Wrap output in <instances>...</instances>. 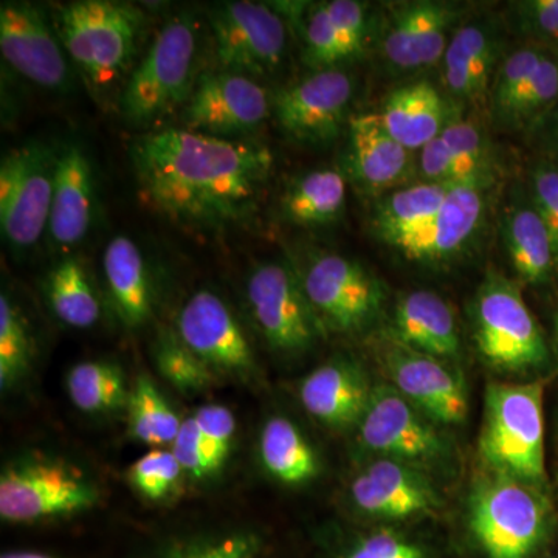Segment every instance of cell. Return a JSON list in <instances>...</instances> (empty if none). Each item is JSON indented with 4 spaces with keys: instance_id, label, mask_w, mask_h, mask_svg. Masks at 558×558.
Here are the masks:
<instances>
[{
    "instance_id": "cell-1",
    "label": "cell",
    "mask_w": 558,
    "mask_h": 558,
    "mask_svg": "<svg viewBox=\"0 0 558 558\" xmlns=\"http://www.w3.org/2000/svg\"><path fill=\"white\" fill-rule=\"evenodd\" d=\"M130 157L143 202L179 226L202 230L252 218L274 170L267 146L185 128L140 135Z\"/></svg>"
},
{
    "instance_id": "cell-2",
    "label": "cell",
    "mask_w": 558,
    "mask_h": 558,
    "mask_svg": "<svg viewBox=\"0 0 558 558\" xmlns=\"http://www.w3.org/2000/svg\"><path fill=\"white\" fill-rule=\"evenodd\" d=\"M73 69L98 101L121 94L137 64L145 13L116 0H75L49 10Z\"/></svg>"
},
{
    "instance_id": "cell-3",
    "label": "cell",
    "mask_w": 558,
    "mask_h": 558,
    "mask_svg": "<svg viewBox=\"0 0 558 558\" xmlns=\"http://www.w3.org/2000/svg\"><path fill=\"white\" fill-rule=\"evenodd\" d=\"M199 25L189 11L163 22L121 90L119 110L132 126H153L183 108L197 78Z\"/></svg>"
},
{
    "instance_id": "cell-4",
    "label": "cell",
    "mask_w": 558,
    "mask_h": 558,
    "mask_svg": "<svg viewBox=\"0 0 558 558\" xmlns=\"http://www.w3.org/2000/svg\"><path fill=\"white\" fill-rule=\"evenodd\" d=\"M469 527L484 558H534L549 534L548 498L542 487L490 470L470 492Z\"/></svg>"
},
{
    "instance_id": "cell-5",
    "label": "cell",
    "mask_w": 558,
    "mask_h": 558,
    "mask_svg": "<svg viewBox=\"0 0 558 558\" xmlns=\"http://www.w3.org/2000/svg\"><path fill=\"white\" fill-rule=\"evenodd\" d=\"M542 381L487 385L480 453L488 470L545 487Z\"/></svg>"
},
{
    "instance_id": "cell-6",
    "label": "cell",
    "mask_w": 558,
    "mask_h": 558,
    "mask_svg": "<svg viewBox=\"0 0 558 558\" xmlns=\"http://www.w3.org/2000/svg\"><path fill=\"white\" fill-rule=\"evenodd\" d=\"M100 497V487L86 472L50 454H21L0 473V519L5 523L70 519L94 509Z\"/></svg>"
},
{
    "instance_id": "cell-7",
    "label": "cell",
    "mask_w": 558,
    "mask_h": 558,
    "mask_svg": "<svg viewBox=\"0 0 558 558\" xmlns=\"http://www.w3.org/2000/svg\"><path fill=\"white\" fill-rule=\"evenodd\" d=\"M473 336L488 365L505 373H529L549 360L537 319L519 286L488 271L472 303Z\"/></svg>"
},
{
    "instance_id": "cell-8",
    "label": "cell",
    "mask_w": 558,
    "mask_h": 558,
    "mask_svg": "<svg viewBox=\"0 0 558 558\" xmlns=\"http://www.w3.org/2000/svg\"><path fill=\"white\" fill-rule=\"evenodd\" d=\"M58 145L32 140L0 163V229L11 252L35 247L49 227Z\"/></svg>"
},
{
    "instance_id": "cell-9",
    "label": "cell",
    "mask_w": 558,
    "mask_h": 558,
    "mask_svg": "<svg viewBox=\"0 0 558 558\" xmlns=\"http://www.w3.org/2000/svg\"><path fill=\"white\" fill-rule=\"evenodd\" d=\"M245 300L253 325L279 354H303L325 333L304 292L300 271L289 260L256 264L245 282Z\"/></svg>"
},
{
    "instance_id": "cell-10",
    "label": "cell",
    "mask_w": 558,
    "mask_h": 558,
    "mask_svg": "<svg viewBox=\"0 0 558 558\" xmlns=\"http://www.w3.org/2000/svg\"><path fill=\"white\" fill-rule=\"evenodd\" d=\"M296 269L323 329L352 336L379 319L387 292L359 260L339 253H315Z\"/></svg>"
},
{
    "instance_id": "cell-11",
    "label": "cell",
    "mask_w": 558,
    "mask_h": 558,
    "mask_svg": "<svg viewBox=\"0 0 558 558\" xmlns=\"http://www.w3.org/2000/svg\"><path fill=\"white\" fill-rule=\"evenodd\" d=\"M355 429L363 450L421 470L442 464L453 454L440 425L388 384L374 385L368 409Z\"/></svg>"
},
{
    "instance_id": "cell-12",
    "label": "cell",
    "mask_w": 558,
    "mask_h": 558,
    "mask_svg": "<svg viewBox=\"0 0 558 558\" xmlns=\"http://www.w3.org/2000/svg\"><path fill=\"white\" fill-rule=\"evenodd\" d=\"M220 69L258 78L278 72L288 53L286 17L269 3H216L208 14Z\"/></svg>"
},
{
    "instance_id": "cell-13",
    "label": "cell",
    "mask_w": 558,
    "mask_h": 558,
    "mask_svg": "<svg viewBox=\"0 0 558 558\" xmlns=\"http://www.w3.org/2000/svg\"><path fill=\"white\" fill-rule=\"evenodd\" d=\"M374 354L389 387L433 422L459 425L469 413V396L461 374L450 362L422 354L388 332L374 340Z\"/></svg>"
},
{
    "instance_id": "cell-14",
    "label": "cell",
    "mask_w": 558,
    "mask_h": 558,
    "mask_svg": "<svg viewBox=\"0 0 558 558\" xmlns=\"http://www.w3.org/2000/svg\"><path fill=\"white\" fill-rule=\"evenodd\" d=\"M354 78L341 69L318 70L278 90L271 113L286 135L304 145H329L347 128Z\"/></svg>"
},
{
    "instance_id": "cell-15",
    "label": "cell",
    "mask_w": 558,
    "mask_h": 558,
    "mask_svg": "<svg viewBox=\"0 0 558 558\" xmlns=\"http://www.w3.org/2000/svg\"><path fill=\"white\" fill-rule=\"evenodd\" d=\"M271 113L269 92L240 73L205 72L182 108L185 130L211 137L242 140L263 126Z\"/></svg>"
},
{
    "instance_id": "cell-16",
    "label": "cell",
    "mask_w": 558,
    "mask_h": 558,
    "mask_svg": "<svg viewBox=\"0 0 558 558\" xmlns=\"http://www.w3.org/2000/svg\"><path fill=\"white\" fill-rule=\"evenodd\" d=\"M0 50L3 60L36 86L60 94L72 90L75 70L49 11L31 2H3Z\"/></svg>"
},
{
    "instance_id": "cell-17",
    "label": "cell",
    "mask_w": 558,
    "mask_h": 558,
    "mask_svg": "<svg viewBox=\"0 0 558 558\" xmlns=\"http://www.w3.org/2000/svg\"><path fill=\"white\" fill-rule=\"evenodd\" d=\"M174 330L216 376L242 381L258 373L241 323L218 293L208 289L193 293L180 307Z\"/></svg>"
},
{
    "instance_id": "cell-18",
    "label": "cell",
    "mask_w": 558,
    "mask_h": 558,
    "mask_svg": "<svg viewBox=\"0 0 558 558\" xmlns=\"http://www.w3.org/2000/svg\"><path fill=\"white\" fill-rule=\"evenodd\" d=\"M349 501L360 515L381 523H403L438 512V490L425 470L377 458L349 486Z\"/></svg>"
},
{
    "instance_id": "cell-19",
    "label": "cell",
    "mask_w": 558,
    "mask_h": 558,
    "mask_svg": "<svg viewBox=\"0 0 558 558\" xmlns=\"http://www.w3.org/2000/svg\"><path fill=\"white\" fill-rule=\"evenodd\" d=\"M457 3L414 0L389 9L381 54L396 72L413 73L442 61L461 21Z\"/></svg>"
},
{
    "instance_id": "cell-20",
    "label": "cell",
    "mask_w": 558,
    "mask_h": 558,
    "mask_svg": "<svg viewBox=\"0 0 558 558\" xmlns=\"http://www.w3.org/2000/svg\"><path fill=\"white\" fill-rule=\"evenodd\" d=\"M97 178L86 148L75 140L58 145L47 236L51 247L69 255L86 240L97 215Z\"/></svg>"
},
{
    "instance_id": "cell-21",
    "label": "cell",
    "mask_w": 558,
    "mask_h": 558,
    "mask_svg": "<svg viewBox=\"0 0 558 558\" xmlns=\"http://www.w3.org/2000/svg\"><path fill=\"white\" fill-rule=\"evenodd\" d=\"M492 175L454 183L428 227L399 245L400 253L417 263L438 264L453 259L478 233Z\"/></svg>"
},
{
    "instance_id": "cell-22",
    "label": "cell",
    "mask_w": 558,
    "mask_h": 558,
    "mask_svg": "<svg viewBox=\"0 0 558 558\" xmlns=\"http://www.w3.org/2000/svg\"><path fill=\"white\" fill-rule=\"evenodd\" d=\"M374 385L357 359L337 355L311 371L299 388L303 409L337 432L357 428L368 409Z\"/></svg>"
},
{
    "instance_id": "cell-23",
    "label": "cell",
    "mask_w": 558,
    "mask_h": 558,
    "mask_svg": "<svg viewBox=\"0 0 558 558\" xmlns=\"http://www.w3.org/2000/svg\"><path fill=\"white\" fill-rule=\"evenodd\" d=\"M416 160L413 150L400 145L384 124L379 113L351 117L348 124L347 172L360 190L387 194L405 186Z\"/></svg>"
},
{
    "instance_id": "cell-24",
    "label": "cell",
    "mask_w": 558,
    "mask_h": 558,
    "mask_svg": "<svg viewBox=\"0 0 558 558\" xmlns=\"http://www.w3.org/2000/svg\"><path fill=\"white\" fill-rule=\"evenodd\" d=\"M501 54L497 28L484 21L458 25L442 58L444 86L462 105H488Z\"/></svg>"
},
{
    "instance_id": "cell-25",
    "label": "cell",
    "mask_w": 558,
    "mask_h": 558,
    "mask_svg": "<svg viewBox=\"0 0 558 558\" xmlns=\"http://www.w3.org/2000/svg\"><path fill=\"white\" fill-rule=\"evenodd\" d=\"M387 332L432 357L451 362L461 355L457 318L449 303L432 290H414L400 296Z\"/></svg>"
},
{
    "instance_id": "cell-26",
    "label": "cell",
    "mask_w": 558,
    "mask_h": 558,
    "mask_svg": "<svg viewBox=\"0 0 558 558\" xmlns=\"http://www.w3.org/2000/svg\"><path fill=\"white\" fill-rule=\"evenodd\" d=\"M236 438V417L220 403H208L183 418L170 447L189 480L218 478Z\"/></svg>"
},
{
    "instance_id": "cell-27",
    "label": "cell",
    "mask_w": 558,
    "mask_h": 558,
    "mask_svg": "<svg viewBox=\"0 0 558 558\" xmlns=\"http://www.w3.org/2000/svg\"><path fill=\"white\" fill-rule=\"evenodd\" d=\"M102 271L121 325L130 330L148 325L153 317V288L138 245L124 234L113 236L102 253Z\"/></svg>"
},
{
    "instance_id": "cell-28",
    "label": "cell",
    "mask_w": 558,
    "mask_h": 558,
    "mask_svg": "<svg viewBox=\"0 0 558 558\" xmlns=\"http://www.w3.org/2000/svg\"><path fill=\"white\" fill-rule=\"evenodd\" d=\"M379 117L385 130L413 153L439 137L451 120L446 98L428 81L391 92Z\"/></svg>"
},
{
    "instance_id": "cell-29",
    "label": "cell",
    "mask_w": 558,
    "mask_h": 558,
    "mask_svg": "<svg viewBox=\"0 0 558 558\" xmlns=\"http://www.w3.org/2000/svg\"><path fill=\"white\" fill-rule=\"evenodd\" d=\"M453 185L422 182L384 194L373 209L374 233L385 244L398 248L432 223Z\"/></svg>"
},
{
    "instance_id": "cell-30",
    "label": "cell",
    "mask_w": 558,
    "mask_h": 558,
    "mask_svg": "<svg viewBox=\"0 0 558 558\" xmlns=\"http://www.w3.org/2000/svg\"><path fill=\"white\" fill-rule=\"evenodd\" d=\"M258 453L267 475L284 486H304L322 473L317 450L299 425L286 416H274L264 422Z\"/></svg>"
},
{
    "instance_id": "cell-31",
    "label": "cell",
    "mask_w": 558,
    "mask_h": 558,
    "mask_svg": "<svg viewBox=\"0 0 558 558\" xmlns=\"http://www.w3.org/2000/svg\"><path fill=\"white\" fill-rule=\"evenodd\" d=\"M502 236L510 263L523 281L534 286L549 281L558 267L557 253L548 227L531 199L517 202L508 209Z\"/></svg>"
},
{
    "instance_id": "cell-32",
    "label": "cell",
    "mask_w": 558,
    "mask_h": 558,
    "mask_svg": "<svg viewBox=\"0 0 558 558\" xmlns=\"http://www.w3.org/2000/svg\"><path fill=\"white\" fill-rule=\"evenodd\" d=\"M348 178L337 170H315L293 179L282 194V218L300 227L332 226L347 208Z\"/></svg>"
},
{
    "instance_id": "cell-33",
    "label": "cell",
    "mask_w": 558,
    "mask_h": 558,
    "mask_svg": "<svg viewBox=\"0 0 558 558\" xmlns=\"http://www.w3.org/2000/svg\"><path fill=\"white\" fill-rule=\"evenodd\" d=\"M44 293L51 314L73 329H89L101 317V303L83 260L61 256L44 279Z\"/></svg>"
},
{
    "instance_id": "cell-34",
    "label": "cell",
    "mask_w": 558,
    "mask_h": 558,
    "mask_svg": "<svg viewBox=\"0 0 558 558\" xmlns=\"http://www.w3.org/2000/svg\"><path fill=\"white\" fill-rule=\"evenodd\" d=\"M65 388L73 405L94 416H109L126 411L131 395L126 374L112 360L76 363L65 376Z\"/></svg>"
},
{
    "instance_id": "cell-35",
    "label": "cell",
    "mask_w": 558,
    "mask_h": 558,
    "mask_svg": "<svg viewBox=\"0 0 558 558\" xmlns=\"http://www.w3.org/2000/svg\"><path fill=\"white\" fill-rule=\"evenodd\" d=\"M126 417L131 438L153 449L171 447L182 427V418L148 374H138L132 385Z\"/></svg>"
},
{
    "instance_id": "cell-36",
    "label": "cell",
    "mask_w": 558,
    "mask_h": 558,
    "mask_svg": "<svg viewBox=\"0 0 558 558\" xmlns=\"http://www.w3.org/2000/svg\"><path fill=\"white\" fill-rule=\"evenodd\" d=\"M36 341L31 322L7 290L0 295V389L20 388L32 374Z\"/></svg>"
},
{
    "instance_id": "cell-37",
    "label": "cell",
    "mask_w": 558,
    "mask_h": 558,
    "mask_svg": "<svg viewBox=\"0 0 558 558\" xmlns=\"http://www.w3.org/2000/svg\"><path fill=\"white\" fill-rule=\"evenodd\" d=\"M153 359L161 379L182 395L207 391L218 380V376L180 340L174 329L160 330L154 340Z\"/></svg>"
},
{
    "instance_id": "cell-38",
    "label": "cell",
    "mask_w": 558,
    "mask_h": 558,
    "mask_svg": "<svg viewBox=\"0 0 558 558\" xmlns=\"http://www.w3.org/2000/svg\"><path fill=\"white\" fill-rule=\"evenodd\" d=\"M546 50H548L546 47L529 44V46L513 50L512 53H509L499 62L494 83H492L490 94H488V108H490L492 119L499 126H505L506 120L509 119L521 92L526 89L529 81L534 76Z\"/></svg>"
},
{
    "instance_id": "cell-39",
    "label": "cell",
    "mask_w": 558,
    "mask_h": 558,
    "mask_svg": "<svg viewBox=\"0 0 558 558\" xmlns=\"http://www.w3.org/2000/svg\"><path fill=\"white\" fill-rule=\"evenodd\" d=\"M558 106V50H546L545 57L521 92L505 126L523 131L535 126Z\"/></svg>"
},
{
    "instance_id": "cell-40",
    "label": "cell",
    "mask_w": 558,
    "mask_h": 558,
    "mask_svg": "<svg viewBox=\"0 0 558 558\" xmlns=\"http://www.w3.org/2000/svg\"><path fill=\"white\" fill-rule=\"evenodd\" d=\"M263 538L252 529H231L182 539L156 558H259Z\"/></svg>"
},
{
    "instance_id": "cell-41",
    "label": "cell",
    "mask_w": 558,
    "mask_h": 558,
    "mask_svg": "<svg viewBox=\"0 0 558 558\" xmlns=\"http://www.w3.org/2000/svg\"><path fill=\"white\" fill-rule=\"evenodd\" d=\"M131 487L149 501H165L179 490L186 478L171 449H150L128 469Z\"/></svg>"
},
{
    "instance_id": "cell-42",
    "label": "cell",
    "mask_w": 558,
    "mask_h": 558,
    "mask_svg": "<svg viewBox=\"0 0 558 558\" xmlns=\"http://www.w3.org/2000/svg\"><path fill=\"white\" fill-rule=\"evenodd\" d=\"M326 558H436L424 539L391 527L357 535Z\"/></svg>"
},
{
    "instance_id": "cell-43",
    "label": "cell",
    "mask_w": 558,
    "mask_h": 558,
    "mask_svg": "<svg viewBox=\"0 0 558 558\" xmlns=\"http://www.w3.org/2000/svg\"><path fill=\"white\" fill-rule=\"evenodd\" d=\"M439 140L450 150L468 178L490 174L487 142L483 131L473 121L451 119L440 132Z\"/></svg>"
},
{
    "instance_id": "cell-44",
    "label": "cell",
    "mask_w": 558,
    "mask_h": 558,
    "mask_svg": "<svg viewBox=\"0 0 558 558\" xmlns=\"http://www.w3.org/2000/svg\"><path fill=\"white\" fill-rule=\"evenodd\" d=\"M513 20L534 46L558 50V0H521L512 3Z\"/></svg>"
},
{
    "instance_id": "cell-45",
    "label": "cell",
    "mask_w": 558,
    "mask_h": 558,
    "mask_svg": "<svg viewBox=\"0 0 558 558\" xmlns=\"http://www.w3.org/2000/svg\"><path fill=\"white\" fill-rule=\"evenodd\" d=\"M531 202L553 238L558 258V165L542 161L531 175Z\"/></svg>"
},
{
    "instance_id": "cell-46",
    "label": "cell",
    "mask_w": 558,
    "mask_h": 558,
    "mask_svg": "<svg viewBox=\"0 0 558 558\" xmlns=\"http://www.w3.org/2000/svg\"><path fill=\"white\" fill-rule=\"evenodd\" d=\"M326 5L357 60L359 57H362L369 40L368 7L357 0H330V2H326Z\"/></svg>"
},
{
    "instance_id": "cell-47",
    "label": "cell",
    "mask_w": 558,
    "mask_h": 558,
    "mask_svg": "<svg viewBox=\"0 0 558 558\" xmlns=\"http://www.w3.org/2000/svg\"><path fill=\"white\" fill-rule=\"evenodd\" d=\"M0 558H62L57 556H51V554L39 553V550H7V553H2Z\"/></svg>"
},
{
    "instance_id": "cell-48",
    "label": "cell",
    "mask_w": 558,
    "mask_h": 558,
    "mask_svg": "<svg viewBox=\"0 0 558 558\" xmlns=\"http://www.w3.org/2000/svg\"><path fill=\"white\" fill-rule=\"evenodd\" d=\"M553 137H554V143H556V146L558 149V108H557L556 116H554Z\"/></svg>"
},
{
    "instance_id": "cell-49",
    "label": "cell",
    "mask_w": 558,
    "mask_h": 558,
    "mask_svg": "<svg viewBox=\"0 0 558 558\" xmlns=\"http://www.w3.org/2000/svg\"><path fill=\"white\" fill-rule=\"evenodd\" d=\"M556 336H557V340H558V310L556 312Z\"/></svg>"
},
{
    "instance_id": "cell-50",
    "label": "cell",
    "mask_w": 558,
    "mask_h": 558,
    "mask_svg": "<svg viewBox=\"0 0 558 558\" xmlns=\"http://www.w3.org/2000/svg\"><path fill=\"white\" fill-rule=\"evenodd\" d=\"M558 558V557H557Z\"/></svg>"
}]
</instances>
